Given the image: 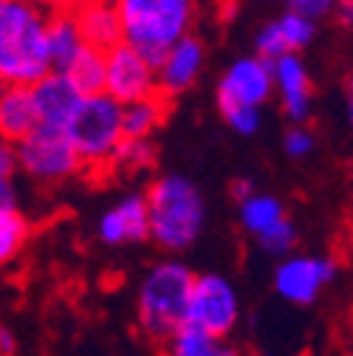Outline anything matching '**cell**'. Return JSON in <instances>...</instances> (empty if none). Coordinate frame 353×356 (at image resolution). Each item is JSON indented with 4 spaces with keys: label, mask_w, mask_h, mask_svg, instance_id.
I'll return each mask as SVG.
<instances>
[{
    "label": "cell",
    "mask_w": 353,
    "mask_h": 356,
    "mask_svg": "<svg viewBox=\"0 0 353 356\" xmlns=\"http://www.w3.org/2000/svg\"><path fill=\"white\" fill-rule=\"evenodd\" d=\"M54 12L42 0H0V82L34 88L54 74L49 26Z\"/></svg>",
    "instance_id": "1"
},
{
    "label": "cell",
    "mask_w": 353,
    "mask_h": 356,
    "mask_svg": "<svg viewBox=\"0 0 353 356\" xmlns=\"http://www.w3.org/2000/svg\"><path fill=\"white\" fill-rule=\"evenodd\" d=\"M150 241L164 252H187L204 232L206 201L192 178L164 172L147 187Z\"/></svg>",
    "instance_id": "2"
},
{
    "label": "cell",
    "mask_w": 353,
    "mask_h": 356,
    "mask_svg": "<svg viewBox=\"0 0 353 356\" xmlns=\"http://www.w3.org/2000/svg\"><path fill=\"white\" fill-rule=\"evenodd\" d=\"M192 283L195 272L179 257H164L150 266L136 294V323L145 337L167 342L187 325Z\"/></svg>",
    "instance_id": "3"
},
{
    "label": "cell",
    "mask_w": 353,
    "mask_h": 356,
    "mask_svg": "<svg viewBox=\"0 0 353 356\" xmlns=\"http://www.w3.org/2000/svg\"><path fill=\"white\" fill-rule=\"evenodd\" d=\"M113 3L124 23V42L147 54L156 68L175 42L192 34L190 29L198 17V0H113Z\"/></svg>",
    "instance_id": "4"
},
{
    "label": "cell",
    "mask_w": 353,
    "mask_h": 356,
    "mask_svg": "<svg viewBox=\"0 0 353 356\" xmlns=\"http://www.w3.org/2000/svg\"><path fill=\"white\" fill-rule=\"evenodd\" d=\"M124 108L110 99L108 94L85 97L76 108L74 119L68 122V136L82 159L85 172H108L113 170L116 153L124 142Z\"/></svg>",
    "instance_id": "5"
},
{
    "label": "cell",
    "mask_w": 353,
    "mask_h": 356,
    "mask_svg": "<svg viewBox=\"0 0 353 356\" xmlns=\"http://www.w3.org/2000/svg\"><path fill=\"white\" fill-rule=\"evenodd\" d=\"M17 167L37 184H63L68 178L85 172L82 159L65 127L40 124L34 133L15 145Z\"/></svg>",
    "instance_id": "6"
},
{
    "label": "cell",
    "mask_w": 353,
    "mask_h": 356,
    "mask_svg": "<svg viewBox=\"0 0 353 356\" xmlns=\"http://www.w3.org/2000/svg\"><path fill=\"white\" fill-rule=\"evenodd\" d=\"M240 320V297L229 277L217 272L195 275L190 308H187V325L215 337L227 339Z\"/></svg>",
    "instance_id": "7"
},
{
    "label": "cell",
    "mask_w": 353,
    "mask_h": 356,
    "mask_svg": "<svg viewBox=\"0 0 353 356\" xmlns=\"http://www.w3.org/2000/svg\"><path fill=\"white\" fill-rule=\"evenodd\" d=\"M274 97V63L263 60L260 54L238 57L224 76L217 79L215 102L217 111L232 108H263Z\"/></svg>",
    "instance_id": "8"
},
{
    "label": "cell",
    "mask_w": 353,
    "mask_h": 356,
    "mask_svg": "<svg viewBox=\"0 0 353 356\" xmlns=\"http://www.w3.org/2000/svg\"><path fill=\"white\" fill-rule=\"evenodd\" d=\"M105 63H108L105 94L116 99L122 108L158 94V68L136 46L122 42V46L105 54Z\"/></svg>",
    "instance_id": "9"
},
{
    "label": "cell",
    "mask_w": 353,
    "mask_h": 356,
    "mask_svg": "<svg viewBox=\"0 0 353 356\" xmlns=\"http://www.w3.org/2000/svg\"><path fill=\"white\" fill-rule=\"evenodd\" d=\"M339 263L325 254H291L277 263L274 269V291L288 305H311L320 294L336 280Z\"/></svg>",
    "instance_id": "10"
},
{
    "label": "cell",
    "mask_w": 353,
    "mask_h": 356,
    "mask_svg": "<svg viewBox=\"0 0 353 356\" xmlns=\"http://www.w3.org/2000/svg\"><path fill=\"white\" fill-rule=\"evenodd\" d=\"M97 235L108 246L150 241V207L145 193H127L99 215Z\"/></svg>",
    "instance_id": "11"
},
{
    "label": "cell",
    "mask_w": 353,
    "mask_h": 356,
    "mask_svg": "<svg viewBox=\"0 0 353 356\" xmlns=\"http://www.w3.org/2000/svg\"><path fill=\"white\" fill-rule=\"evenodd\" d=\"M274 97L291 124H305L314 108V82L299 54L274 60Z\"/></svg>",
    "instance_id": "12"
},
{
    "label": "cell",
    "mask_w": 353,
    "mask_h": 356,
    "mask_svg": "<svg viewBox=\"0 0 353 356\" xmlns=\"http://www.w3.org/2000/svg\"><path fill=\"white\" fill-rule=\"evenodd\" d=\"M204 63H206L204 40L195 34L181 37L158 63V94L175 99L179 94L190 91L204 71Z\"/></svg>",
    "instance_id": "13"
},
{
    "label": "cell",
    "mask_w": 353,
    "mask_h": 356,
    "mask_svg": "<svg viewBox=\"0 0 353 356\" xmlns=\"http://www.w3.org/2000/svg\"><path fill=\"white\" fill-rule=\"evenodd\" d=\"M314 37H317V23L314 20H308V17L286 9L277 20L266 23L254 34V54L274 63L286 54H299L302 49L311 46Z\"/></svg>",
    "instance_id": "14"
},
{
    "label": "cell",
    "mask_w": 353,
    "mask_h": 356,
    "mask_svg": "<svg viewBox=\"0 0 353 356\" xmlns=\"http://www.w3.org/2000/svg\"><path fill=\"white\" fill-rule=\"evenodd\" d=\"M31 91H34L40 124H51V127H68V122L74 119L76 108L85 99L76 91V85L65 74H60V71H54L42 82H37Z\"/></svg>",
    "instance_id": "15"
},
{
    "label": "cell",
    "mask_w": 353,
    "mask_h": 356,
    "mask_svg": "<svg viewBox=\"0 0 353 356\" xmlns=\"http://www.w3.org/2000/svg\"><path fill=\"white\" fill-rule=\"evenodd\" d=\"M37 127H40V113H37L34 91L20 85H3V94H0V133H3V142L17 145Z\"/></svg>",
    "instance_id": "16"
},
{
    "label": "cell",
    "mask_w": 353,
    "mask_h": 356,
    "mask_svg": "<svg viewBox=\"0 0 353 356\" xmlns=\"http://www.w3.org/2000/svg\"><path fill=\"white\" fill-rule=\"evenodd\" d=\"M76 20H79L85 42L97 51L108 54L110 49L124 42V23H122V15H119L113 0H97V3L82 9L76 15Z\"/></svg>",
    "instance_id": "17"
},
{
    "label": "cell",
    "mask_w": 353,
    "mask_h": 356,
    "mask_svg": "<svg viewBox=\"0 0 353 356\" xmlns=\"http://www.w3.org/2000/svg\"><path fill=\"white\" fill-rule=\"evenodd\" d=\"M286 218H288L286 215V204L277 195H272V193H254L252 198L238 204V224L254 241L260 235H266L269 229H274L280 220H286Z\"/></svg>",
    "instance_id": "18"
},
{
    "label": "cell",
    "mask_w": 353,
    "mask_h": 356,
    "mask_svg": "<svg viewBox=\"0 0 353 356\" xmlns=\"http://www.w3.org/2000/svg\"><path fill=\"white\" fill-rule=\"evenodd\" d=\"M49 49H51L54 71H60V74H65L68 65L88 49L76 15H54L51 17V26H49Z\"/></svg>",
    "instance_id": "19"
},
{
    "label": "cell",
    "mask_w": 353,
    "mask_h": 356,
    "mask_svg": "<svg viewBox=\"0 0 353 356\" xmlns=\"http://www.w3.org/2000/svg\"><path fill=\"white\" fill-rule=\"evenodd\" d=\"M170 102L164 94H156L150 99L127 105L122 113V124H124V139H150L153 133L164 124V119L170 116Z\"/></svg>",
    "instance_id": "20"
},
{
    "label": "cell",
    "mask_w": 353,
    "mask_h": 356,
    "mask_svg": "<svg viewBox=\"0 0 353 356\" xmlns=\"http://www.w3.org/2000/svg\"><path fill=\"white\" fill-rule=\"evenodd\" d=\"M65 76L76 85V91L82 97H97L105 94V82H108V63L105 51H97L88 46L65 71Z\"/></svg>",
    "instance_id": "21"
},
{
    "label": "cell",
    "mask_w": 353,
    "mask_h": 356,
    "mask_svg": "<svg viewBox=\"0 0 353 356\" xmlns=\"http://www.w3.org/2000/svg\"><path fill=\"white\" fill-rule=\"evenodd\" d=\"M31 224L23 209H0V260L12 263L28 243Z\"/></svg>",
    "instance_id": "22"
},
{
    "label": "cell",
    "mask_w": 353,
    "mask_h": 356,
    "mask_svg": "<svg viewBox=\"0 0 353 356\" xmlns=\"http://www.w3.org/2000/svg\"><path fill=\"white\" fill-rule=\"evenodd\" d=\"M220 348H224V339H215L192 325H184L164 342L161 356H217Z\"/></svg>",
    "instance_id": "23"
},
{
    "label": "cell",
    "mask_w": 353,
    "mask_h": 356,
    "mask_svg": "<svg viewBox=\"0 0 353 356\" xmlns=\"http://www.w3.org/2000/svg\"><path fill=\"white\" fill-rule=\"evenodd\" d=\"M156 164V145L153 139H124L119 153H116V161H113V170H122V172H142L147 167Z\"/></svg>",
    "instance_id": "24"
},
{
    "label": "cell",
    "mask_w": 353,
    "mask_h": 356,
    "mask_svg": "<svg viewBox=\"0 0 353 356\" xmlns=\"http://www.w3.org/2000/svg\"><path fill=\"white\" fill-rule=\"evenodd\" d=\"M257 246L266 252V254L280 257V260L291 257V252L297 249V227H294V220H291V218L280 220L274 229H269L266 235L257 238Z\"/></svg>",
    "instance_id": "25"
},
{
    "label": "cell",
    "mask_w": 353,
    "mask_h": 356,
    "mask_svg": "<svg viewBox=\"0 0 353 356\" xmlns=\"http://www.w3.org/2000/svg\"><path fill=\"white\" fill-rule=\"evenodd\" d=\"M283 150L291 159H305L317 150V133L308 124H291L283 136Z\"/></svg>",
    "instance_id": "26"
},
{
    "label": "cell",
    "mask_w": 353,
    "mask_h": 356,
    "mask_svg": "<svg viewBox=\"0 0 353 356\" xmlns=\"http://www.w3.org/2000/svg\"><path fill=\"white\" fill-rule=\"evenodd\" d=\"M220 116H224V122L235 133H240V136H254V133L260 130V124H263L260 108H232V111H224Z\"/></svg>",
    "instance_id": "27"
},
{
    "label": "cell",
    "mask_w": 353,
    "mask_h": 356,
    "mask_svg": "<svg viewBox=\"0 0 353 356\" xmlns=\"http://www.w3.org/2000/svg\"><path fill=\"white\" fill-rule=\"evenodd\" d=\"M334 6H339V0H286V9L288 12H297L308 20H322L334 12Z\"/></svg>",
    "instance_id": "28"
},
{
    "label": "cell",
    "mask_w": 353,
    "mask_h": 356,
    "mask_svg": "<svg viewBox=\"0 0 353 356\" xmlns=\"http://www.w3.org/2000/svg\"><path fill=\"white\" fill-rule=\"evenodd\" d=\"M54 15H79L82 9H88L97 0H42Z\"/></svg>",
    "instance_id": "29"
},
{
    "label": "cell",
    "mask_w": 353,
    "mask_h": 356,
    "mask_svg": "<svg viewBox=\"0 0 353 356\" xmlns=\"http://www.w3.org/2000/svg\"><path fill=\"white\" fill-rule=\"evenodd\" d=\"M17 153H15V145L12 142H3L0 145V178H12L17 172Z\"/></svg>",
    "instance_id": "30"
},
{
    "label": "cell",
    "mask_w": 353,
    "mask_h": 356,
    "mask_svg": "<svg viewBox=\"0 0 353 356\" xmlns=\"http://www.w3.org/2000/svg\"><path fill=\"white\" fill-rule=\"evenodd\" d=\"M0 209H20L17 187L12 184V178H0Z\"/></svg>",
    "instance_id": "31"
},
{
    "label": "cell",
    "mask_w": 353,
    "mask_h": 356,
    "mask_svg": "<svg viewBox=\"0 0 353 356\" xmlns=\"http://www.w3.org/2000/svg\"><path fill=\"white\" fill-rule=\"evenodd\" d=\"M229 195H232L238 204H243L246 198L254 195V187H252L249 178H238V181H232V187H229Z\"/></svg>",
    "instance_id": "32"
},
{
    "label": "cell",
    "mask_w": 353,
    "mask_h": 356,
    "mask_svg": "<svg viewBox=\"0 0 353 356\" xmlns=\"http://www.w3.org/2000/svg\"><path fill=\"white\" fill-rule=\"evenodd\" d=\"M15 350H17V339H15L12 328H3V331H0V353L15 356Z\"/></svg>",
    "instance_id": "33"
},
{
    "label": "cell",
    "mask_w": 353,
    "mask_h": 356,
    "mask_svg": "<svg viewBox=\"0 0 353 356\" xmlns=\"http://www.w3.org/2000/svg\"><path fill=\"white\" fill-rule=\"evenodd\" d=\"M217 356H246V353H243L240 348H235V345H227V342H224V348H220V353H217Z\"/></svg>",
    "instance_id": "34"
},
{
    "label": "cell",
    "mask_w": 353,
    "mask_h": 356,
    "mask_svg": "<svg viewBox=\"0 0 353 356\" xmlns=\"http://www.w3.org/2000/svg\"><path fill=\"white\" fill-rule=\"evenodd\" d=\"M347 113H350V122H353V74L347 76Z\"/></svg>",
    "instance_id": "35"
},
{
    "label": "cell",
    "mask_w": 353,
    "mask_h": 356,
    "mask_svg": "<svg viewBox=\"0 0 353 356\" xmlns=\"http://www.w3.org/2000/svg\"><path fill=\"white\" fill-rule=\"evenodd\" d=\"M342 15H345V23L353 29V6H347V9H342Z\"/></svg>",
    "instance_id": "36"
},
{
    "label": "cell",
    "mask_w": 353,
    "mask_h": 356,
    "mask_svg": "<svg viewBox=\"0 0 353 356\" xmlns=\"http://www.w3.org/2000/svg\"><path fill=\"white\" fill-rule=\"evenodd\" d=\"M339 6H342V9H347V6H353V0H339Z\"/></svg>",
    "instance_id": "37"
},
{
    "label": "cell",
    "mask_w": 353,
    "mask_h": 356,
    "mask_svg": "<svg viewBox=\"0 0 353 356\" xmlns=\"http://www.w3.org/2000/svg\"><path fill=\"white\" fill-rule=\"evenodd\" d=\"M269 356H291V353H269Z\"/></svg>",
    "instance_id": "38"
},
{
    "label": "cell",
    "mask_w": 353,
    "mask_h": 356,
    "mask_svg": "<svg viewBox=\"0 0 353 356\" xmlns=\"http://www.w3.org/2000/svg\"><path fill=\"white\" fill-rule=\"evenodd\" d=\"M347 356H353V348H350V350H347Z\"/></svg>",
    "instance_id": "39"
}]
</instances>
